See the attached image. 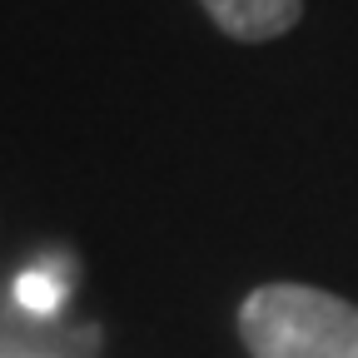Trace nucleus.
<instances>
[{
  "mask_svg": "<svg viewBox=\"0 0 358 358\" xmlns=\"http://www.w3.org/2000/svg\"><path fill=\"white\" fill-rule=\"evenodd\" d=\"M239 334L254 358H358V303L303 284H264L239 308Z\"/></svg>",
  "mask_w": 358,
  "mask_h": 358,
  "instance_id": "f257e3e1",
  "label": "nucleus"
},
{
  "mask_svg": "<svg viewBox=\"0 0 358 358\" xmlns=\"http://www.w3.org/2000/svg\"><path fill=\"white\" fill-rule=\"evenodd\" d=\"M15 299L30 308V313H55L65 303V284L55 274H45V268H25L20 284H15Z\"/></svg>",
  "mask_w": 358,
  "mask_h": 358,
  "instance_id": "7ed1b4c3",
  "label": "nucleus"
},
{
  "mask_svg": "<svg viewBox=\"0 0 358 358\" xmlns=\"http://www.w3.org/2000/svg\"><path fill=\"white\" fill-rule=\"evenodd\" d=\"M199 6L224 35L249 40V45L289 35L303 15V0H199Z\"/></svg>",
  "mask_w": 358,
  "mask_h": 358,
  "instance_id": "f03ea898",
  "label": "nucleus"
}]
</instances>
